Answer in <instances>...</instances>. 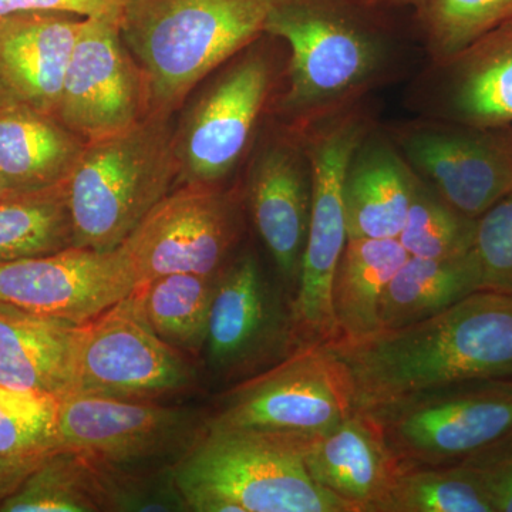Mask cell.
Returning <instances> with one entry per match:
<instances>
[{
	"label": "cell",
	"instance_id": "cell-1",
	"mask_svg": "<svg viewBox=\"0 0 512 512\" xmlns=\"http://www.w3.org/2000/svg\"><path fill=\"white\" fill-rule=\"evenodd\" d=\"M325 346L348 380L353 413L450 384L512 380V296L477 291L406 328Z\"/></svg>",
	"mask_w": 512,
	"mask_h": 512
},
{
	"label": "cell",
	"instance_id": "cell-2",
	"mask_svg": "<svg viewBox=\"0 0 512 512\" xmlns=\"http://www.w3.org/2000/svg\"><path fill=\"white\" fill-rule=\"evenodd\" d=\"M363 9L355 0H271L264 35L288 47L275 121L301 131L362 103L399 72L400 46Z\"/></svg>",
	"mask_w": 512,
	"mask_h": 512
},
{
	"label": "cell",
	"instance_id": "cell-3",
	"mask_svg": "<svg viewBox=\"0 0 512 512\" xmlns=\"http://www.w3.org/2000/svg\"><path fill=\"white\" fill-rule=\"evenodd\" d=\"M271 0H126L120 30L148 113L174 116L202 80L264 36Z\"/></svg>",
	"mask_w": 512,
	"mask_h": 512
},
{
	"label": "cell",
	"instance_id": "cell-4",
	"mask_svg": "<svg viewBox=\"0 0 512 512\" xmlns=\"http://www.w3.org/2000/svg\"><path fill=\"white\" fill-rule=\"evenodd\" d=\"M177 180L170 114L148 113L127 130L87 143L67 183L74 247L120 248Z\"/></svg>",
	"mask_w": 512,
	"mask_h": 512
},
{
	"label": "cell",
	"instance_id": "cell-5",
	"mask_svg": "<svg viewBox=\"0 0 512 512\" xmlns=\"http://www.w3.org/2000/svg\"><path fill=\"white\" fill-rule=\"evenodd\" d=\"M171 478L187 511L353 512L315 484L301 448L247 431L205 426Z\"/></svg>",
	"mask_w": 512,
	"mask_h": 512
},
{
	"label": "cell",
	"instance_id": "cell-6",
	"mask_svg": "<svg viewBox=\"0 0 512 512\" xmlns=\"http://www.w3.org/2000/svg\"><path fill=\"white\" fill-rule=\"evenodd\" d=\"M264 36L212 73L175 123L177 185H225L254 150L286 69Z\"/></svg>",
	"mask_w": 512,
	"mask_h": 512
},
{
	"label": "cell",
	"instance_id": "cell-7",
	"mask_svg": "<svg viewBox=\"0 0 512 512\" xmlns=\"http://www.w3.org/2000/svg\"><path fill=\"white\" fill-rule=\"evenodd\" d=\"M373 126L375 120L362 101L296 131L312 173L308 238L291 301L293 323L303 345H326L338 339L332 286L348 242L343 183L350 158Z\"/></svg>",
	"mask_w": 512,
	"mask_h": 512
},
{
	"label": "cell",
	"instance_id": "cell-8",
	"mask_svg": "<svg viewBox=\"0 0 512 512\" xmlns=\"http://www.w3.org/2000/svg\"><path fill=\"white\" fill-rule=\"evenodd\" d=\"M353 413L345 373L325 345H306L234 384L208 429L247 431L301 448Z\"/></svg>",
	"mask_w": 512,
	"mask_h": 512
},
{
	"label": "cell",
	"instance_id": "cell-9",
	"mask_svg": "<svg viewBox=\"0 0 512 512\" xmlns=\"http://www.w3.org/2000/svg\"><path fill=\"white\" fill-rule=\"evenodd\" d=\"M365 416L402 468L460 464L512 433V380L450 384Z\"/></svg>",
	"mask_w": 512,
	"mask_h": 512
},
{
	"label": "cell",
	"instance_id": "cell-10",
	"mask_svg": "<svg viewBox=\"0 0 512 512\" xmlns=\"http://www.w3.org/2000/svg\"><path fill=\"white\" fill-rule=\"evenodd\" d=\"M197 383L190 359L158 338L133 292L76 326L67 393L157 400L188 392Z\"/></svg>",
	"mask_w": 512,
	"mask_h": 512
},
{
	"label": "cell",
	"instance_id": "cell-11",
	"mask_svg": "<svg viewBox=\"0 0 512 512\" xmlns=\"http://www.w3.org/2000/svg\"><path fill=\"white\" fill-rule=\"evenodd\" d=\"M244 194L227 185L175 187L121 244L137 285L158 276H217L237 254Z\"/></svg>",
	"mask_w": 512,
	"mask_h": 512
},
{
	"label": "cell",
	"instance_id": "cell-12",
	"mask_svg": "<svg viewBox=\"0 0 512 512\" xmlns=\"http://www.w3.org/2000/svg\"><path fill=\"white\" fill-rule=\"evenodd\" d=\"M207 419L154 400L96 394L60 397L57 444L124 471L168 470L204 434Z\"/></svg>",
	"mask_w": 512,
	"mask_h": 512
},
{
	"label": "cell",
	"instance_id": "cell-13",
	"mask_svg": "<svg viewBox=\"0 0 512 512\" xmlns=\"http://www.w3.org/2000/svg\"><path fill=\"white\" fill-rule=\"evenodd\" d=\"M302 346L291 302H282L254 252L235 254L215 281L202 352L212 375L238 384Z\"/></svg>",
	"mask_w": 512,
	"mask_h": 512
},
{
	"label": "cell",
	"instance_id": "cell-14",
	"mask_svg": "<svg viewBox=\"0 0 512 512\" xmlns=\"http://www.w3.org/2000/svg\"><path fill=\"white\" fill-rule=\"evenodd\" d=\"M384 130L413 173L471 220L512 191V124L471 127L421 117Z\"/></svg>",
	"mask_w": 512,
	"mask_h": 512
},
{
	"label": "cell",
	"instance_id": "cell-15",
	"mask_svg": "<svg viewBox=\"0 0 512 512\" xmlns=\"http://www.w3.org/2000/svg\"><path fill=\"white\" fill-rule=\"evenodd\" d=\"M147 114L146 82L121 36L120 15L84 19L55 119L87 144L127 130Z\"/></svg>",
	"mask_w": 512,
	"mask_h": 512
},
{
	"label": "cell",
	"instance_id": "cell-16",
	"mask_svg": "<svg viewBox=\"0 0 512 512\" xmlns=\"http://www.w3.org/2000/svg\"><path fill=\"white\" fill-rule=\"evenodd\" d=\"M136 286L120 248L103 252L72 247L39 258L0 262V302L73 326L123 301Z\"/></svg>",
	"mask_w": 512,
	"mask_h": 512
},
{
	"label": "cell",
	"instance_id": "cell-17",
	"mask_svg": "<svg viewBox=\"0 0 512 512\" xmlns=\"http://www.w3.org/2000/svg\"><path fill=\"white\" fill-rule=\"evenodd\" d=\"M244 201L276 271L296 289L312 204L311 163L299 133L275 121L249 164Z\"/></svg>",
	"mask_w": 512,
	"mask_h": 512
},
{
	"label": "cell",
	"instance_id": "cell-18",
	"mask_svg": "<svg viewBox=\"0 0 512 512\" xmlns=\"http://www.w3.org/2000/svg\"><path fill=\"white\" fill-rule=\"evenodd\" d=\"M414 104L427 119L512 124V19L456 55L431 62L417 80Z\"/></svg>",
	"mask_w": 512,
	"mask_h": 512
},
{
	"label": "cell",
	"instance_id": "cell-19",
	"mask_svg": "<svg viewBox=\"0 0 512 512\" xmlns=\"http://www.w3.org/2000/svg\"><path fill=\"white\" fill-rule=\"evenodd\" d=\"M84 16L30 10L0 19V101L55 117Z\"/></svg>",
	"mask_w": 512,
	"mask_h": 512
},
{
	"label": "cell",
	"instance_id": "cell-20",
	"mask_svg": "<svg viewBox=\"0 0 512 512\" xmlns=\"http://www.w3.org/2000/svg\"><path fill=\"white\" fill-rule=\"evenodd\" d=\"M301 454L315 484L345 501L353 512H379L402 471L382 431L365 414H350L303 444Z\"/></svg>",
	"mask_w": 512,
	"mask_h": 512
},
{
	"label": "cell",
	"instance_id": "cell-21",
	"mask_svg": "<svg viewBox=\"0 0 512 512\" xmlns=\"http://www.w3.org/2000/svg\"><path fill=\"white\" fill-rule=\"evenodd\" d=\"M416 174L389 134L372 127L350 158L343 183L350 238H399L413 197Z\"/></svg>",
	"mask_w": 512,
	"mask_h": 512
},
{
	"label": "cell",
	"instance_id": "cell-22",
	"mask_svg": "<svg viewBox=\"0 0 512 512\" xmlns=\"http://www.w3.org/2000/svg\"><path fill=\"white\" fill-rule=\"evenodd\" d=\"M86 143L55 117L15 101H0V178L10 191L66 183Z\"/></svg>",
	"mask_w": 512,
	"mask_h": 512
},
{
	"label": "cell",
	"instance_id": "cell-23",
	"mask_svg": "<svg viewBox=\"0 0 512 512\" xmlns=\"http://www.w3.org/2000/svg\"><path fill=\"white\" fill-rule=\"evenodd\" d=\"M76 326L0 302V384L55 394L69 392Z\"/></svg>",
	"mask_w": 512,
	"mask_h": 512
},
{
	"label": "cell",
	"instance_id": "cell-24",
	"mask_svg": "<svg viewBox=\"0 0 512 512\" xmlns=\"http://www.w3.org/2000/svg\"><path fill=\"white\" fill-rule=\"evenodd\" d=\"M477 291L481 279L473 248L450 258L409 256L384 289L379 330L406 328L433 318Z\"/></svg>",
	"mask_w": 512,
	"mask_h": 512
},
{
	"label": "cell",
	"instance_id": "cell-25",
	"mask_svg": "<svg viewBox=\"0 0 512 512\" xmlns=\"http://www.w3.org/2000/svg\"><path fill=\"white\" fill-rule=\"evenodd\" d=\"M409 256L399 238L348 239L332 286L338 339L365 338L379 330L384 289Z\"/></svg>",
	"mask_w": 512,
	"mask_h": 512
},
{
	"label": "cell",
	"instance_id": "cell-26",
	"mask_svg": "<svg viewBox=\"0 0 512 512\" xmlns=\"http://www.w3.org/2000/svg\"><path fill=\"white\" fill-rule=\"evenodd\" d=\"M113 511L106 471L72 448H56L25 478L0 512Z\"/></svg>",
	"mask_w": 512,
	"mask_h": 512
},
{
	"label": "cell",
	"instance_id": "cell-27",
	"mask_svg": "<svg viewBox=\"0 0 512 512\" xmlns=\"http://www.w3.org/2000/svg\"><path fill=\"white\" fill-rule=\"evenodd\" d=\"M217 276H158L137 285L133 296L158 338L184 355L200 356L207 340Z\"/></svg>",
	"mask_w": 512,
	"mask_h": 512
},
{
	"label": "cell",
	"instance_id": "cell-28",
	"mask_svg": "<svg viewBox=\"0 0 512 512\" xmlns=\"http://www.w3.org/2000/svg\"><path fill=\"white\" fill-rule=\"evenodd\" d=\"M67 183L12 192L0 200V262L39 258L74 247Z\"/></svg>",
	"mask_w": 512,
	"mask_h": 512
},
{
	"label": "cell",
	"instance_id": "cell-29",
	"mask_svg": "<svg viewBox=\"0 0 512 512\" xmlns=\"http://www.w3.org/2000/svg\"><path fill=\"white\" fill-rule=\"evenodd\" d=\"M379 512H494L476 473L466 464L402 468Z\"/></svg>",
	"mask_w": 512,
	"mask_h": 512
},
{
	"label": "cell",
	"instance_id": "cell-30",
	"mask_svg": "<svg viewBox=\"0 0 512 512\" xmlns=\"http://www.w3.org/2000/svg\"><path fill=\"white\" fill-rule=\"evenodd\" d=\"M416 19L430 62H440L511 20L512 0H423Z\"/></svg>",
	"mask_w": 512,
	"mask_h": 512
},
{
	"label": "cell",
	"instance_id": "cell-31",
	"mask_svg": "<svg viewBox=\"0 0 512 512\" xmlns=\"http://www.w3.org/2000/svg\"><path fill=\"white\" fill-rule=\"evenodd\" d=\"M476 220L441 200L416 175L412 202L399 235L404 249L417 258H450L473 248Z\"/></svg>",
	"mask_w": 512,
	"mask_h": 512
},
{
	"label": "cell",
	"instance_id": "cell-32",
	"mask_svg": "<svg viewBox=\"0 0 512 512\" xmlns=\"http://www.w3.org/2000/svg\"><path fill=\"white\" fill-rule=\"evenodd\" d=\"M60 397L0 384V457L37 460L59 448Z\"/></svg>",
	"mask_w": 512,
	"mask_h": 512
},
{
	"label": "cell",
	"instance_id": "cell-33",
	"mask_svg": "<svg viewBox=\"0 0 512 512\" xmlns=\"http://www.w3.org/2000/svg\"><path fill=\"white\" fill-rule=\"evenodd\" d=\"M473 254L481 291L512 296V191L477 218Z\"/></svg>",
	"mask_w": 512,
	"mask_h": 512
},
{
	"label": "cell",
	"instance_id": "cell-34",
	"mask_svg": "<svg viewBox=\"0 0 512 512\" xmlns=\"http://www.w3.org/2000/svg\"><path fill=\"white\" fill-rule=\"evenodd\" d=\"M463 464L476 473L494 512H512V433L467 458Z\"/></svg>",
	"mask_w": 512,
	"mask_h": 512
},
{
	"label": "cell",
	"instance_id": "cell-35",
	"mask_svg": "<svg viewBox=\"0 0 512 512\" xmlns=\"http://www.w3.org/2000/svg\"><path fill=\"white\" fill-rule=\"evenodd\" d=\"M126 0H0V19L30 10H63L90 16L120 15Z\"/></svg>",
	"mask_w": 512,
	"mask_h": 512
},
{
	"label": "cell",
	"instance_id": "cell-36",
	"mask_svg": "<svg viewBox=\"0 0 512 512\" xmlns=\"http://www.w3.org/2000/svg\"><path fill=\"white\" fill-rule=\"evenodd\" d=\"M43 458H37V460H15V458L0 457V504L10 494L18 490L19 485L39 466Z\"/></svg>",
	"mask_w": 512,
	"mask_h": 512
},
{
	"label": "cell",
	"instance_id": "cell-37",
	"mask_svg": "<svg viewBox=\"0 0 512 512\" xmlns=\"http://www.w3.org/2000/svg\"><path fill=\"white\" fill-rule=\"evenodd\" d=\"M367 9L382 8V6H413L417 8L423 0H355Z\"/></svg>",
	"mask_w": 512,
	"mask_h": 512
},
{
	"label": "cell",
	"instance_id": "cell-38",
	"mask_svg": "<svg viewBox=\"0 0 512 512\" xmlns=\"http://www.w3.org/2000/svg\"><path fill=\"white\" fill-rule=\"evenodd\" d=\"M13 191H10L8 187H6L5 183H3L2 178H0V200L6 195L12 194Z\"/></svg>",
	"mask_w": 512,
	"mask_h": 512
}]
</instances>
